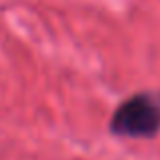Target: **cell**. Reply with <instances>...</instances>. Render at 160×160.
Wrapping results in <instances>:
<instances>
[{"label": "cell", "mask_w": 160, "mask_h": 160, "mask_svg": "<svg viewBox=\"0 0 160 160\" xmlns=\"http://www.w3.org/2000/svg\"><path fill=\"white\" fill-rule=\"evenodd\" d=\"M109 132L122 138H154L160 132V95L140 91L124 99L109 120Z\"/></svg>", "instance_id": "1"}]
</instances>
